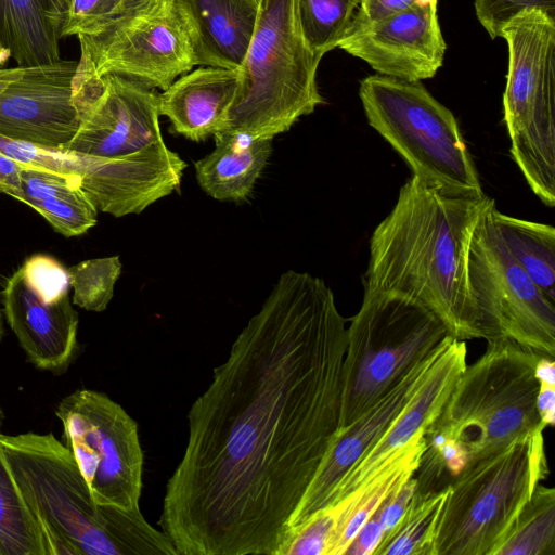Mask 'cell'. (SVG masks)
Here are the masks:
<instances>
[{
  "label": "cell",
  "mask_w": 555,
  "mask_h": 555,
  "mask_svg": "<svg viewBox=\"0 0 555 555\" xmlns=\"http://www.w3.org/2000/svg\"><path fill=\"white\" fill-rule=\"evenodd\" d=\"M346 319L282 273L188 413L159 526L179 555H280L340 421Z\"/></svg>",
  "instance_id": "obj_1"
},
{
  "label": "cell",
  "mask_w": 555,
  "mask_h": 555,
  "mask_svg": "<svg viewBox=\"0 0 555 555\" xmlns=\"http://www.w3.org/2000/svg\"><path fill=\"white\" fill-rule=\"evenodd\" d=\"M490 197L447 191L412 175L370 240L364 291L391 292L429 309L451 336L482 338L467 257Z\"/></svg>",
  "instance_id": "obj_2"
},
{
  "label": "cell",
  "mask_w": 555,
  "mask_h": 555,
  "mask_svg": "<svg viewBox=\"0 0 555 555\" xmlns=\"http://www.w3.org/2000/svg\"><path fill=\"white\" fill-rule=\"evenodd\" d=\"M0 444L46 555H177L140 509L99 505L70 451L53 434L0 435Z\"/></svg>",
  "instance_id": "obj_3"
},
{
  "label": "cell",
  "mask_w": 555,
  "mask_h": 555,
  "mask_svg": "<svg viewBox=\"0 0 555 555\" xmlns=\"http://www.w3.org/2000/svg\"><path fill=\"white\" fill-rule=\"evenodd\" d=\"M320 61L304 37L297 0H260L238 95L222 130L266 138L288 131L324 103L317 83Z\"/></svg>",
  "instance_id": "obj_4"
},
{
  "label": "cell",
  "mask_w": 555,
  "mask_h": 555,
  "mask_svg": "<svg viewBox=\"0 0 555 555\" xmlns=\"http://www.w3.org/2000/svg\"><path fill=\"white\" fill-rule=\"evenodd\" d=\"M540 356L508 338L488 340L486 352L466 365L424 430L454 439L469 465L545 427L537 408Z\"/></svg>",
  "instance_id": "obj_5"
},
{
  "label": "cell",
  "mask_w": 555,
  "mask_h": 555,
  "mask_svg": "<svg viewBox=\"0 0 555 555\" xmlns=\"http://www.w3.org/2000/svg\"><path fill=\"white\" fill-rule=\"evenodd\" d=\"M443 322L398 293L364 291L347 328L338 433L450 337Z\"/></svg>",
  "instance_id": "obj_6"
},
{
  "label": "cell",
  "mask_w": 555,
  "mask_h": 555,
  "mask_svg": "<svg viewBox=\"0 0 555 555\" xmlns=\"http://www.w3.org/2000/svg\"><path fill=\"white\" fill-rule=\"evenodd\" d=\"M544 429L469 464L450 483L434 555H493L548 475Z\"/></svg>",
  "instance_id": "obj_7"
},
{
  "label": "cell",
  "mask_w": 555,
  "mask_h": 555,
  "mask_svg": "<svg viewBox=\"0 0 555 555\" xmlns=\"http://www.w3.org/2000/svg\"><path fill=\"white\" fill-rule=\"evenodd\" d=\"M508 47L503 94L511 155L532 192L555 206V18L529 10L501 31Z\"/></svg>",
  "instance_id": "obj_8"
},
{
  "label": "cell",
  "mask_w": 555,
  "mask_h": 555,
  "mask_svg": "<svg viewBox=\"0 0 555 555\" xmlns=\"http://www.w3.org/2000/svg\"><path fill=\"white\" fill-rule=\"evenodd\" d=\"M359 96L370 126L413 176L453 193L485 195L453 113L421 81L375 74L361 80Z\"/></svg>",
  "instance_id": "obj_9"
},
{
  "label": "cell",
  "mask_w": 555,
  "mask_h": 555,
  "mask_svg": "<svg viewBox=\"0 0 555 555\" xmlns=\"http://www.w3.org/2000/svg\"><path fill=\"white\" fill-rule=\"evenodd\" d=\"M490 198L473 231L467 273L482 338H508L541 354L555 356V301L505 248L494 225Z\"/></svg>",
  "instance_id": "obj_10"
},
{
  "label": "cell",
  "mask_w": 555,
  "mask_h": 555,
  "mask_svg": "<svg viewBox=\"0 0 555 555\" xmlns=\"http://www.w3.org/2000/svg\"><path fill=\"white\" fill-rule=\"evenodd\" d=\"M63 443L73 454L94 502L139 508L143 452L135 421L103 392L77 389L55 409Z\"/></svg>",
  "instance_id": "obj_11"
},
{
  "label": "cell",
  "mask_w": 555,
  "mask_h": 555,
  "mask_svg": "<svg viewBox=\"0 0 555 555\" xmlns=\"http://www.w3.org/2000/svg\"><path fill=\"white\" fill-rule=\"evenodd\" d=\"M78 39L79 62L94 75L116 74L152 89L166 90L196 65L176 0H151L106 31Z\"/></svg>",
  "instance_id": "obj_12"
},
{
  "label": "cell",
  "mask_w": 555,
  "mask_h": 555,
  "mask_svg": "<svg viewBox=\"0 0 555 555\" xmlns=\"http://www.w3.org/2000/svg\"><path fill=\"white\" fill-rule=\"evenodd\" d=\"M31 160L36 166L77 176L96 208L117 218L140 214L178 190L186 167L164 141L118 158L37 146Z\"/></svg>",
  "instance_id": "obj_13"
},
{
  "label": "cell",
  "mask_w": 555,
  "mask_h": 555,
  "mask_svg": "<svg viewBox=\"0 0 555 555\" xmlns=\"http://www.w3.org/2000/svg\"><path fill=\"white\" fill-rule=\"evenodd\" d=\"M75 76L74 103L80 122L63 149L118 158L164 141L154 89L116 74L99 77L80 66Z\"/></svg>",
  "instance_id": "obj_14"
},
{
  "label": "cell",
  "mask_w": 555,
  "mask_h": 555,
  "mask_svg": "<svg viewBox=\"0 0 555 555\" xmlns=\"http://www.w3.org/2000/svg\"><path fill=\"white\" fill-rule=\"evenodd\" d=\"M78 61L0 68V135L65 147L80 118L74 103Z\"/></svg>",
  "instance_id": "obj_15"
},
{
  "label": "cell",
  "mask_w": 555,
  "mask_h": 555,
  "mask_svg": "<svg viewBox=\"0 0 555 555\" xmlns=\"http://www.w3.org/2000/svg\"><path fill=\"white\" fill-rule=\"evenodd\" d=\"M337 47L363 60L379 75L411 82L431 78L442 66L446 52L437 2L354 29Z\"/></svg>",
  "instance_id": "obj_16"
},
{
  "label": "cell",
  "mask_w": 555,
  "mask_h": 555,
  "mask_svg": "<svg viewBox=\"0 0 555 555\" xmlns=\"http://www.w3.org/2000/svg\"><path fill=\"white\" fill-rule=\"evenodd\" d=\"M439 349L337 434L297 509L289 534L310 515L331 503L341 480L377 443L411 401L427 376Z\"/></svg>",
  "instance_id": "obj_17"
},
{
  "label": "cell",
  "mask_w": 555,
  "mask_h": 555,
  "mask_svg": "<svg viewBox=\"0 0 555 555\" xmlns=\"http://www.w3.org/2000/svg\"><path fill=\"white\" fill-rule=\"evenodd\" d=\"M1 297L5 319L27 361L55 375L66 373L79 353V317L69 296L43 301L20 268L7 280Z\"/></svg>",
  "instance_id": "obj_18"
},
{
  "label": "cell",
  "mask_w": 555,
  "mask_h": 555,
  "mask_svg": "<svg viewBox=\"0 0 555 555\" xmlns=\"http://www.w3.org/2000/svg\"><path fill=\"white\" fill-rule=\"evenodd\" d=\"M466 365V343L450 336L439 349L427 376L411 401L377 443L341 480L331 503L366 483L417 433L436 418Z\"/></svg>",
  "instance_id": "obj_19"
},
{
  "label": "cell",
  "mask_w": 555,
  "mask_h": 555,
  "mask_svg": "<svg viewBox=\"0 0 555 555\" xmlns=\"http://www.w3.org/2000/svg\"><path fill=\"white\" fill-rule=\"evenodd\" d=\"M242 83L240 69L203 66L176 79L158 94L159 114L172 132L199 142L223 129Z\"/></svg>",
  "instance_id": "obj_20"
},
{
  "label": "cell",
  "mask_w": 555,
  "mask_h": 555,
  "mask_svg": "<svg viewBox=\"0 0 555 555\" xmlns=\"http://www.w3.org/2000/svg\"><path fill=\"white\" fill-rule=\"evenodd\" d=\"M196 65L240 69L257 24L260 0H176Z\"/></svg>",
  "instance_id": "obj_21"
},
{
  "label": "cell",
  "mask_w": 555,
  "mask_h": 555,
  "mask_svg": "<svg viewBox=\"0 0 555 555\" xmlns=\"http://www.w3.org/2000/svg\"><path fill=\"white\" fill-rule=\"evenodd\" d=\"M214 139L212 152L194 162L198 185L218 201L246 199L272 153L273 138L222 130Z\"/></svg>",
  "instance_id": "obj_22"
},
{
  "label": "cell",
  "mask_w": 555,
  "mask_h": 555,
  "mask_svg": "<svg viewBox=\"0 0 555 555\" xmlns=\"http://www.w3.org/2000/svg\"><path fill=\"white\" fill-rule=\"evenodd\" d=\"M72 0H0V42L17 66L61 61Z\"/></svg>",
  "instance_id": "obj_23"
},
{
  "label": "cell",
  "mask_w": 555,
  "mask_h": 555,
  "mask_svg": "<svg viewBox=\"0 0 555 555\" xmlns=\"http://www.w3.org/2000/svg\"><path fill=\"white\" fill-rule=\"evenodd\" d=\"M20 179V189L11 196L34 208L64 236L81 235L96 224L99 209L77 176L24 163Z\"/></svg>",
  "instance_id": "obj_24"
},
{
  "label": "cell",
  "mask_w": 555,
  "mask_h": 555,
  "mask_svg": "<svg viewBox=\"0 0 555 555\" xmlns=\"http://www.w3.org/2000/svg\"><path fill=\"white\" fill-rule=\"evenodd\" d=\"M496 231L513 259L555 301L554 227L505 215L491 209Z\"/></svg>",
  "instance_id": "obj_25"
},
{
  "label": "cell",
  "mask_w": 555,
  "mask_h": 555,
  "mask_svg": "<svg viewBox=\"0 0 555 555\" xmlns=\"http://www.w3.org/2000/svg\"><path fill=\"white\" fill-rule=\"evenodd\" d=\"M4 413L0 405V435ZM0 555H46L40 527L27 507L0 444Z\"/></svg>",
  "instance_id": "obj_26"
},
{
  "label": "cell",
  "mask_w": 555,
  "mask_h": 555,
  "mask_svg": "<svg viewBox=\"0 0 555 555\" xmlns=\"http://www.w3.org/2000/svg\"><path fill=\"white\" fill-rule=\"evenodd\" d=\"M449 487L414 493L398 525L387 533L373 555H434V544Z\"/></svg>",
  "instance_id": "obj_27"
},
{
  "label": "cell",
  "mask_w": 555,
  "mask_h": 555,
  "mask_svg": "<svg viewBox=\"0 0 555 555\" xmlns=\"http://www.w3.org/2000/svg\"><path fill=\"white\" fill-rule=\"evenodd\" d=\"M493 555H555V490L538 485Z\"/></svg>",
  "instance_id": "obj_28"
},
{
  "label": "cell",
  "mask_w": 555,
  "mask_h": 555,
  "mask_svg": "<svg viewBox=\"0 0 555 555\" xmlns=\"http://www.w3.org/2000/svg\"><path fill=\"white\" fill-rule=\"evenodd\" d=\"M361 0H297L304 37L319 57L337 48Z\"/></svg>",
  "instance_id": "obj_29"
},
{
  "label": "cell",
  "mask_w": 555,
  "mask_h": 555,
  "mask_svg": "<svg viewBox=\"0 0 555 555\" xmlns=\"http://www.w3.org/2000/svg\"><path fill=\"white\" fill-rule=\"evenodd\" d=\"M67 272L73 302L85 310L101 312L113 298L121 262L118 256L94 258L72 266Z\"/></svg>",
  "instance_id": "obj_30"
},
{
  "label": "cell",
  "mask_w": 555,
  "mask_h": 555,
  "mask_svg": "<svg viewBox=\"0 0 555 555\" xmlns=\"http://www.w3.org/2000/svg\"><path fill=\"white\" fill-rule=\"evenodd\" d=\"M151 0H72L63 29L66 36H98Z\"/></svg>",
  "instance_id": "obj_31"
},
{
  "label": "cell",
  "mask_w": 555,
  "mask_h": 555,
  "mask_svg": "<svg viewBox=\"0 0 555 555\" xmlns=\"http://www.w3.org/2000/svg\"><path fill=\"white\" fill-rule=\"evenodd\" d=\"M24 278L35 293L46 302L68 295L70 287L67 270L54 258L34 255L21 267Z\"/></svg>",
  "instance_id": "obj_32"
},
{
  "label": "cell",
  "mask_w": 555,
  "mask_h": 555,
  "mask_svg": "<svg viewBox=\"0 0 555 555\" xmlns=\"http://www.w3.org/2000/svg\"><path fill=\"white\" fill-rule=\"evenodd\" d=\"M529 10H540L555 18V0H475L478 21L494 39L517 15Z\"/></svg>",
  "instance_id": "obj_33"
},
{
  "label": "cell",
  "mask_w": 555,
  "mask_h": 555,
  "mask_svg": "<svg viewBox=\"0 0 555 555\" xmlns=\"http://www.w3.org/2000/svg\"><path fill=\"white\" fill-rule=\"evenodd\" d=\"M433 2L437 0H361L347 34L384 17Z\"/></svg>",
  "instance_id": "obj_34"
},
{
  "label": "cell",
  "mask_w": 555,
  "mask_h": 555,
  "mask_svg": "<svg viewBox=\"0 0 555 555\" xmlns=\"http://www.w3.org/2000/svg\"><path fill=\"white\" fill-rule=\"evenodd\" d=\"M415 490L416 479L413 475L396 487L376 509L384 537L398 525L409 507Z\"/></svg>",
  "instance_id": "obj_35"
},
{
  "label": "cell",
  "mask_w": 555,
  "mask_h": 555,
  "mask_svg": "<svg viewBox=\"0 0 555 555\" xmlns=\"http://www.w3.org/2000/svg\"><path fill=\"white\" fill-rule=\"evenodd\" d=\"M383 537L384 532L375 511L357 532L344 555H373Z\"/></svg>",
  "instance_id": "obj_36"
},
{
  "label": "cell",
  "mask_w": 555,
  "mask_h": 555,
  "mask_svg": "<svg viewBox=\"0 0 555 555\" xmlns=\"http://www.w3.org/2000/svg\"><path fill=\"white\" fill-rule=\"evenodd\" d=\"M24 167L21 163L0 151V193L12 195L20 189V172Z\"/></svg>",
  "instance_id": "obj_37"
},
{
  "label": "cell",
  "mask_w": 555,
  "mask_h": 555,
  "mask_svg": "<svg viewBox=\"0 0 555 555\" xmlns=\"http://www.w3.org/2000/svg\"><path fill=\"white\" fill-rule=\"evenodd\" d=\"M537 408L541 423L547 427L555 423V386L540 385Z\"/></svg>",
  "instance_id": "obj_38"
},
{
  "label": "cell",
  "mask_w": 555,
  "mask_h": 555,
  "mask_svg": "<svg viewBox=\"0 0 555 555\" xmlns=\"http://www.w3.org/2000/svg\"><path fill=\"white\" fill-rule=\"evenodd\" d=\"M534 376L539 385L555 386V362L552 357L541 354L535 363Z\"/></svg>",
  "instance_id": "obj_39"
},
{
  "label": "cell",
  "mask_w": 555,
  "mask_h": 555,
  "mask_svg": "<svg viewBox=\"0 0 555 555\" xmlns=\"http://www.w3.org/2000/svg\"><path fill=\"white\" fill-rule=\"evenodd\" d=\"M9 57H11L9 50L5 49L0 42V66L3 65Z\"/></svg>",
  "instance_id": "obj_40"
},
{
  "label": "cell",
  "mask_w": 555,
  "mask_h": 555,
  "mask_svg": "<svg viewBox=\"0 0 555 555\" xmlns=\"http://www.w3.org/2000/svg\"><path fill=\"white\" fill-rule=\"evenodd\" d=\"M3 312L0 308V343L2 340V337H3V334H4V330H3Z\"/></svg>",
  "instance_id": "obj_41"
}]
</instances>
